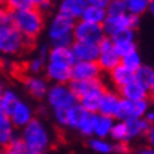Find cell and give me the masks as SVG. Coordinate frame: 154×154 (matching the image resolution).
Listing matches in <instances>:
<instances>
[{"label": "cell", "mask_w": 154, "mask_h": 154, "mask_svg": "<svg viewBox=\"0 0 154 154\" xmlns=\"http://www.w3.org/2000/svg\"><path fill=\"white\" fill-rule=\"evenodd\" d=\"M11 23L27 40L35 41L45 26V14L37 6L11 11Z\"/></svg>", "instance_id": "6da1fadb"}, {"label": "cell", "mask_w": 154, "mask_h": 154, "mask_svg": "<svg viewBox=\"0 0 154 154\" xmlns=\"http://www.w3.org/2000/svg\"><path fill=\"white\" fill-rule=\"evenodd\" d=\"M35 47V41L27 40L13 23L0 26V54L5 55H21L28 54Z\"/></svg>", "instance_id": "7a4b0ae2"}, {"label": "cell", "mask_w": 154, "mask_h": 154, "mask_svg": "<svg viewBox=\"0 0 154 154\" xmlns=\"http://www.w3.org/2000/svg\"><path fill=\"white\" fill-rule=\"evenodd\" d=\"M21 139L26 144L27 153L30 154H40L47 151L51 143L47 129L38 119H31L23 127Z\"/></svg>", "instance_id": "3957f363"}, {"label": "cell", "mask_w": 154, "mask_h": 154, "mask_svg": "<svg viewBox=\"0 0 154 154\" xmlns=\"http://www.w3.org/2000/svg\"><path fill=\"white\" fill-rule=\"evenodd\" d=\"M75 19L65 13H58L52 19V23L48 30V37L54 45H71L74 41V27Z\"/></svg>", "instance_id": "277c9868"}, {"label": "cell", "mask_w": 154, "mask_h": 154, "mask_svg": "<svg viewBox=\"0 0 154 154\" xmlns=\"http://www.w3.org/2000/svg\"><path fill=\"white\" fill-rule=\"evenodd\" d=\"M140 26V16L133 13H123L117 16H106L105 21L102 23V27L105 30L106 35H113L119 30L123 28H133L137 30Z\"/></svg>", "instance_id": "5b68a950"}, {"label": "cell", "mask_w": 154, "mask_h": 154, "mask_svg": "<svg viewBox=\"0 0 154 154\" xmlns=\"http://www.w3.org/2000/svg\"><path fill=\"white\" fill-rule=\"evenodd\" d=\"M48 105L52 109H68L78 103V99L65 84H57L47 91Z\"/></svg>", "instance_id": "8992f818"}, {"label": "cell", "mask_w": 154, "mask_h": 154, "mask_svg": "<svg viewBox=\"0 0 154 154\" xmlns=\"http://www.w3.org/2000/svg\"><path fill=\"white\" fill-rule=\"evenodd\" d=\"M99 47V55H98V65L100 66V69L107 74L109 71H112L117 64H120V57L116 54L115 48H113V41L109 35L105 37L98 42Z\"/></svg>", "instance_id": "52a82bcc"}, {"label": "cell", "mask_w": 154, "mask_h": 154, "mask_svg": "<svg viewBox=\"0 0 154 154\" xmlns=\"http://www.w3.org/2000/svg\"><path fill=\"white\" fill-rule=\"evenodd\" d=\"M74 40L78 41H88V42H95L98 44L106 34L103 30L102 24L96 23H89L81 19V21L75 23L74 27Z\"/></svg>", "instance_id": "ba28073f"}, {"label": "cell", "mask_w": 154, "mask_h": 154, "mask_svg": "<svg viewBox=\"0 0 154 154\" xmlns=\"http://www.w3.org/2000/svg\"><path fill=\"white\" fill-rule=\"evenodd\" d=\"M103 74L100 66L96 61H76L71 66V79L74 81H84V79H94Z\"/></svg>", "instance_id": "9c48e42d"}, {"label": "cell", "mask_w": 154, "mask_h": 154, "mask_svg": "<svg viewBox=\"0 0 154 154\" xmlns=\"http://www.w3.org/2000/svg\"><path fill=\"white\" fill-rule=\"evenodd\" d=\"M116 92L119 94L120 98L129 99V100H141V99H150L149 98V89L143 86L140 82H137L136 79H131L126 82L125 85H122L116 89Z\"/></svg>", "instance_id": "30bf717a"}, {"label": "cell", "mask_w": 154, "mask_h": 154, "mask_svg": "<svg viewBox=\"0 0 154 154\" xmlns=\"http://www.w3.org/2000/svg\"><path fill=\"white\" fill-rule=\"evenodd\" d=\"M45 74L50 81H54L55 84L66 85L71 81V65L58 61H50L45 66Z\"/></svg>", "instance_id": "8fae6325"}, {"label": "cell", "mask_w": 154, "mask_h": 154, "mask_svg": "<svg viewBox=\"0 0 154 154\" xmlns=\"http://www.w3.org/2000/svg\"><path fill=\"white\" fill-rule=\"evenodd\" d=\"M71 48L74 51L76 61H96L99 55V47L95 42L78 41L74 40L71 44Z\"/></svg>", "instance_id": "7c38bea8"}, {"label": "cell", "mask_w": 154, "mask_h": 154, "mask_svg": "<svg viewBox=\"0 0 154 154\" xmlns=\"http://www.w3.org/2000/svg\"><path fill=\"white\" fill-rule=\"evenodd\" d=\"M21 82H23L26 91L34 99L40 100V99H44L47 96V91H48L47 82L44 79H41V78H38V76H35L33 74H28L27 76H24Z\"/></svg>", "instance_id": "4fadbf2b"}, {"label": "cell", "mask_w": 154, "mask_h": 154, "mask_svg": "<svg viewBox=\"0 0 154 154\" xmlns=\"http://www.w3.org/2000/svg\"><path fill=\"white\" fill-rule=\"evenodd\" d=\"M107 78H109V86L110 89L116 91L119 86L125 85L129 81L134 79V72L130 71L129 68L123 65V64H117L112 71L107 72Z\"/></svg>", "instance_id": "5bb4252c"}, {"label": "cell", "mask_w": 154, "mask_h": 154, "mask_svg": "<svg viewBox=\"0 0 154 154\" xmlns=\"http://www.w3.org/2000/svg\"><path fill=\"white\" fill-rule=\"evenodd\" d=\"M119 100H120V96L115 89H106L103 92L102 98H100V103H99V113L102 115H106V116L115 117V113H116L117 105H119Z\"/></svg>", "instance_id": "9a60e30c"}, {"label": "cell", "mask_w": 154, "mask_h": 154, "mask_svg": "<svg viewBox=\"0 0 154 154\" xmlns=\"http://www.w3.org/2000/svg\"><path fill=\"white\" fill-rule=\"evenodd\" d=\"M48 60L64 62V64L72 66L76 62V57H75L71 45H54L48 51Z\"/></svg>", "instance_id": "2e32d148"}, {"label": "cell", "mask_w": 154, "mask_h": 154, "mask_svg": "<svg viewBox=\"0 0 154 154\" xmlns=\"http://www.w3.org/2000/svg\"><path fill=\"white\" fill-rule=\"evenodd\" d=\"M125 123H126L130 141L137 137H144L150 127V123L144 117H127L125 119Z\"/></svg>", "instance_id": "e0dca14e"}, {"label": "cell", "mask_w": 154, "mask_h": 154, "mask_svg": "<svg viewBox=\"0 0 154 154\" xmlns=\"http://www.w3.org/2000/svg\"><path fill=\"white\" fill-rule=\"evenodd\" d=\"M9 117L14 127H24L33 119V112L26 103L19 100V103L16 105V107L13 109V112L10 113Z\"/></svg>", "instance_id": "ac0fdd59"}, {"label": "cell", "mask_w": 154, "mask_h": 154, "mask_svg": "<svg viewBox=\"0 0 154 154\" xmlns=\"http://www.w3.org/2000/svg\"><path fill=\"white\" fill-rule=\"evenodd\" d=\"M86 6H88L86 0H62L58 11L65 13L69 17H72V19L78 20L82 17V13H84Z\"/></svg>", "instance_id": "d6986e66"}, {"label": "cell", "mask_w": 154, "mask_h": 154, "mask_svg": "<svg viewBox=\"0 0 154 154\" xmlns=\"http://www.w3.org/2000/svg\"><path fill=\"white\" fill-rule=\"evenodd\" d=\"M113 126V117L102 115V113L96 112L94 115V134L96 137L105 139L109 136L110 129Z\"/></svg>", "instance_id": "ffe728a7"}, {"label": "cell", "mask_w": 154, "mask_h": 154, "mask_svg": "<svg viewBox=\"0 0 154 154\" xmlns=\"http://www.w3.org/2000/svg\"><path fill=\"white\" fill-rule=\"evenodd\" d=\"M106 9L105 7H99L95 5H88L85 7L82 17L81 19L89 23H96V24H102L106 19Z\"/></svg>", "instance_id": "44dd1931"}, {"label": "cell", "mask_w": 154, "mask_h": 154, "mask_svg": "<svg viewBox=\"0 0 154 154\" xmlns=\"http://www.w3.org/2000/svg\"><path fill=\"white\" fill-rule=\"evenodd\" d=\"M86 113L88 112L79 103H75L74 106L68 107V110H66V126L71 127V129H78L82 119L86 116Z\"/></svg>", "instance_id": "7402d4cb"}, {"label": "cell", "mask_w": 154, "mask_h": 154, "mask_svg": "<svg viewBox=\"0 0 154 154\" xmlns=\"http://www.w3.org/2000/svg\"><path fill=\"white\" fill-rule=\"evenodd\" d=\"M103 92H89V94L84 95L78 99V103L81 106L84 107L86 112H91V113H96L99 110V103H100V98H102Z\"/></svg>", "instance_id": "603a6c76"}, {"label": "cell", "mask_w": 154, "mask_h": 154, "mask_svg": "<svg viewBox=\"0 0 154 154\" xmlns=\"http://www.w3.org/2000/svg\"><path fill=\"white\" fill-rule=\"evenodd\" d=\"M13 127L14 126L10 120V117L0 110V149H3L14 136Z\"/></svg>", "instance_id": "cb8c5ba5"}, {"label": "cell", "mask_w": 154, "mask_h": 154, "mask_svg": "<svg viewBox=\"0 0 154 154\" xmlns=\"http://www.w3.org/2000/svg\"><path fill=\"white\" fill-rule=\"evenodd\" d=\"M153 78H154V68L150 65H144L141 64L137 69L134 71V79L137 82H140L143 86L149 89L150 84L153 82Z\"/></svg>", "instance_id": "d4e9b609"}, {"label": "cell", "mask_w": 154, "mask_h": 154, "mask_svg": "<svg viewBox=\"0 0 154 154\" xmlns=\"http://www.w3.org/2000/svg\"><path fill=\"white\" fill-rule=\"evenodd\" d=\"M48 57V51L45 50V47H42L38 52V55L31 61H27V66H28V72L33 75L40 74L44 68H45V58Z\"/></svg>", "instance_id": "484cf974"}, {"label": "cell", "mask_w": 154, "mask_h": 154, "mask_svg": "<svg viewBox=\"0 0 154 154\" xmlns=\"http://www.w3.org/2000/svg\"><path fill=\"white\" fill-rule=\"evenodd\" d=\"M19 103V98L13 91H3L2 94V103H0V110L10 116V113L13 112L16 105Z\"/></svg>", "instance_id": "4316f807"}, {"label": "cell", "mask_w": 154, "mask_h": 154, "mask_svg": "<svg viewBox=\"0 0 154 154\" xmlns=\"http://www.w3.org/2000/svg\"><path fill=\"white\" fill-rule=\"evenodd\" d=\"M125 3H126L127 13H133L137 16H141L146 11H149L151 5L150 0H125Z\"/></svg>", "instance_id": "83f0119b"}, {"label": "cell", "mask_w": 154, "mask_h": 154, "mask_svg": "<svg viewBox=\"0 0 154 154\" xmlns=\"http://www.w3.org/2000/svg\"><path fill=\"white\" fill-rule=\"evenodd\" d=\"M109 136H110L115 141H127V143L130 141L125 120H119L117 123H113V126H112V129H110Z\"/></svg>", "instance_id": "f1b7e54d"}, {"label": "cell", "mask_w": 154, "mask_h": 154, "mask_svg": "<svg viewBox=\"0 0 154 154\" xmlns=\"http://www.w3.org/2000/svg\"><path fill=\"white\" fill-rule=\"evenodd\" d=\"M3 151L9 154H23L27 153V149H26L21 136H13L9 140V143L3 147Z\"/></svg>", "instance_id": "f546056e"}, {"label": "cell", "mask_w": 154, "mask_h": 154, "mask_svg": "<svg viewBox=\"0 0 154 154\" xmlns=\"http://www.w3.org/2000/svg\"><path fill=\"white\" fill-rule=\"evenodd\" d=\"M120 64H123L126 68H129L130 71L134 72V71L141 65V57H140V54H139V51L134 50V51H131V52H129V54H126V55H123L120 58Z\"/></svg>", "instance_id": "4dcf8cb0"}, {"label": "cell", "mask_w": 154, "mask_h": 154, "mask_svg": "<svg viewBox=\"0 0 154 154\" xmlns=\"http://www.w3.org/2000/svg\"><path fill=\"white\" fill-rule=\"evenodd\" d=\"M88 147L92 151L95 153H103V154H107V153H112V144L105 141L103 139L98 137V139H91L88 141Z\"/></svg>", "instance_id": "1f68e13d"}, {"label": "cell", "mask_w": 154, "mask_h": 154, "mask_svg": "<svg viewBox=\"0 0 154 154\" xmlns=\"http://www.w3.org/2000/svg\"><path fill=\"white\" fill-rule=\"evenodd\" d=\"M123 13H127L125 0H109V3L106 6L107 16H117V14H123Z\"/></svg>", "instance_id": "d6a6232c"}, {"label": "cell", "mask_w": 154, "mask_h": 154, "mask_svg": "<svg viewBox=\"0 0 154 154\" xmlns=\"http://www.w3.org/2000/svg\"><path fill=\"white\" fill-rule=\"evenodd\" d=\"M94 115L95 113H91V112L86 113V116L82 119L79 127H78V130L84 136H86V137L94 136Z\"/></svg>", "instance_id": "836d02e7"}, {"label": "cell", "mask_w": 154, "mask_h": 154, "mask_svg": "<svg viewBox=\"0 0 154 154\" xmlns=\"http://www.w3.org/2000/svg\"><path fill=\"white\" fill-rule=\"evenodd\" d=\"M113 48H115L117 55L122 58L123 55L137 50V45H136L134 40L133 41H117V42H113Z\"/></svg>", "instance_id": "e575fe53"}, {"label": "cell", "mask_w": 154, "mask_h": 154, "mask_svg": "<svg viewBox=\"0 0 154 154\" xmlns=\"http://www.w3.org/2000/svg\"><path fill=\"white\" fill-rule=\"evenodd\" d=\"M136 37V30L133 28H123V30H119L117 33H115L113 35H110L113 42L117 41H133Z\"/></svg>", "instance_id": "d590c367"}, {"label": "cell", "mask_w": 154, "mask_h": 154, "mask_svg": "<svg viewBox=\"0 0 154 154\" xmlns=\"http://www.w3.org/2000/svg\"><path fill=\"white\" fill-rule=\"evenodd\" d=\"M0 5L3 6V7H6L9 11H14V10L33 6L28 0H0Z\"/></svg>", "instance_id": "8d00e7d4"}, {"label": "cell", "mask_w": 154, "mask_h": 154, "mask_svg": "<svg viewBox=\"0 0 154 154\" xmlns=\"http://www.w3.org/2000/svg\"><path fill=\"white\" fill-rule=\"evenodd\" d=\"M112 151H115V153H129L130 146H129L127 141H116L112 146Z\"/></svg>", "instance_id": "74e56055"}, {"label": "cell", "mask_w": 154, "mask_h": 154, "mask_svg": "<svg viewBox=\"0 0 154 154\" xmlns=\"http://www.w3.org/2000/svg\"><path fill=\"white\" fill-rule=\"evenodd\" d=\"M146 140H147V144L153 146L154 147V123H151L149 127V130H147V133H146Z\"/></svg>", "instance_id": "f35d334b"}, {"label": "cell", "mask_w": 154, "mask_h": 154, "mask_svg": "<svg viewBox=\"0 0 154 154\" xmlns=\"http://www.w3.org/2000/svg\"><path fill=\"white\" fill-rule=\"evenodd\" d=\"M86 2H88V5H95L99 6V7H105V9L109 3V0H86Z\"/></svg>", "instance_id": "ab89813d"}, {"label": "cell", "mask_w": 154, "mask_h": 154, "mask_svg": "<svg viewBox=\"0 0 154 154\" xmlns=\"http://www.w3.org/2000/svg\"><path fill=\"white\" fill-rule=\"evenodd\" d=\"M137 153H141V154H154V147L153 146H146V147H140L137 149Z\"/></svg>", "instance_id": "60d3db41"}, {"label": "cell", "mask_w": 154, "mask_h": 154, "mask_svg": "<svg viewBox=\"0 0 154 154\" xmlns=\"http://www.w3.org/2000/svg\"><path fill=\"white\" fill-rule=\"evenodd\" d=\"M149 98L150 100H154V78H153V82L149 86Z\"/></svg>", "instance_id": "b9f144b4"}, {"label": "cell", "mask_w": 154, "mask_h": 154, "mask_svg": "<svg viewBox=\"0 0 154 154\" xmlns=\"http://www.w3.org/2000/svg\"><path fill=\"white\" fill-rule=\"evenodd\" d=\"M149 11H150V13H151V14H153V16H154V3H151V5H150V9H149Z\"/></svg>", "instance_id": "7bdbcfd3"}, {"label": "cell", "mask_w": 154, "mask_h": 154, "mask_svg": "<svg viewBox=\"0 0 154 154\" xmlns=\"http://www.w3.org/2000/svg\"><path fill=\"white\" fill-rule=\"evenodd\" d=\"M3 85H2V82H0V103H2V94H3Z\"/></svg>", "instance_id": "ee69618b"}, {"label": "cell", "mask_w": 154, "mask_h": 154, "mask_svg": "<svg viewBox=\"0 0 154 154\" xmlns=\"http://www.w3.org/2000/svg\"><path fill=\"white\" fill-rule=\"evenodd\" d=\"M150 2H151V3H154V0H150Z\"/></svg>", "instance_id": "f6af8a7d"}, {"label": "cell", "mask_w": 154, "mask_h": 154, "mask_svg": "<svg viewBox=\"0 0 154 154\" xmlns=\"http://www.w3.org/2000/svg\"><path fill=\"white\" fill-rule=\"evenodd\" d=\"M51 2H54V0H51Z\"/></svg>", "instance_id": "bcb514c9"}]
</instances>
